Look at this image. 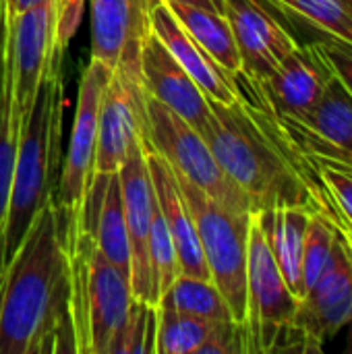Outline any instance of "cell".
<instances>
[{"instance_id":"28","label":"cell","mask_w":352,"mask_h":354,"mask_svg":"<svg viewBox=\"0 0 352 354\" xmlns=\"http://www.w3.org/2000/svg\"><path fill=\"white\" fill-rule=\"evenodd\" d=\"M149 259H151V276H154V295H156V303H158L160 297L172 286V282L180 274L174 243L170 239L168 226L160 212L158 199H156V207H154L151 234H149Z\"/></svg>"},{"instance_id":"32","label":"cell","mask_w":352,"mask_h":354,"mask_svg":"<svg viewBox=\"0 0 352 354\" xmlns=\"http://www.w3.org/2000/svg\"><path fill=\"white\" fill-rule=\"evenodd\" d=\"M309 41H313L317 46V50L322 52V56L328 62L334 77L340 79V83L351 91L352 95V54L330 41H324V39H309Z\"/></svg>"},{"instance_id":"17","label":"cell","mask_w":352,"mask_h":354,"mask_svg":"<svg viewBox=\"0 0 352 354\" xmlns=\"http://www.w3.org/2000/svg\"><path fill=\"white\" fill-rule=\"evenodd\" d=\"M141 77L149 97L187 120L199 135L205 131L212 120L207 95L154 33L147 37L141 52Z\"/></svg>"},{"instance_id":"3","label":"cell","mask_w":352,"mask_h":354,"mask_svg":"<svg viewBox=\"0 0 352 354\" xmlns=\"http://www.w3.org/2000/svg\"><path fill=\"white\" fill-rule=\"evenodd\" d=\"M62 58L64 52L54 54L37 89L33 108L21 129L10 203L2 232L4 268L21 247L37 214L54 199L64 118Z\"/></svg>"},{"instance_id":"11","label":"cell","mask_w":352,"mask_h":354,"mask_svg":"<svg viewBox=\"0 0 352 354\" xmlns=\"http://www.w3.org/2000/svg\"><path fill=\"white\" fill-rule=\"evenodd\" d=\"M334 73L313 41L299 44L270 77L253 81L243 73L232 75L237 91H243L280 116H301L324 95Z\"/></svg>"},{"instance_id":"24","label":"cell","mask_w":352,"mask_h":354,"mask_svg":"<svg viewBox=\"0 0 352 354\" xmlns=\"http://www.w3.org/2000/svg\"><path fill=\"white\" fill-rule=\"evenodd\" d=\"M21 114L15 100V83H12V64L8 52L4 50V66L0 79V274L4 270L2 257V232L10 203V189H12V172L15 160L21 139Z\"/></svg>"},{"instance_id":"9","label":"cell","mask_w":352,"mask_h":354,"mask_svg":"<svg viewBox=\"0 0 352 354\" xmlns=\"http://www.w3.org/2000/svg\"><path fill=\"white\" fill-rule=\"evenodd\" d=\"M351 324L352 247L338 234L326 270L299 301L280 351L319 353L328 340Z\"/></svg>"},{"instance_id":"29","label":"cell","mask_w":352,"mask_h":354,"mask_svg":"<svg viewBox=\"0 0 352 354\" xmlns=\"http://www.w3.org/2000/svg\"><path fill=\"white\" fill-rule=\"evenodd\" d=\"M338 232L334 230L332 224H328L322 216L311 214L309 226H307V236H305V249H303V288L305 295L307 290L317 282L322 272L326 270L334 241Z\"/></svg>"},{"instance_id":"21","label":"cell","mask_w":352,"mask_h":354,"mask_svg":"<svg viewBox=\"0 0 352 354\" xmlns=\"http://www.w3.org/2000/svg\"><path fill=\"white\" fill-rule=\"evenodd\" d=\"M257 216L290 292L301 301L305 297L303 249L311 212L301 205H278L274 209H257Z\"/></svg>"},{"instance_id":"4","label":"cell","mask_w":352,"mask_h":354,"mask_svg":"<svg viewBox=\"0 0 352 354\" xmlns=\"http://www.w3.org/2000/svg\"><path fill=\"white\" fill-rule=\"evenodd\" d=\"M64 249L73 278L77 354H108L135 303L131 280L100 253L87 228Z\"/></svg>"},{"instance_id":"30","label":"cell","mask_w":352,"mask_h":354,"mask_svg":"<svg viewBox=\"0 0 352 354\" xmlns=\"http://www.w3.org/2000/svg\"><path fill=\"white\" fill-rule=\"evenodd\" d=\"M303 151V149H301ZM313 168L317 170L332 203L336 205V209L340 212L349 236H351L352 247V166L351 164H342L336 160H326V158H317L307 153Z\"/></svg>"},{"instance_id":"35","label":"cell","mask_w":352,"mask_h":354,"mask_svg":"<svg viewBox=\"0 0 352 354\" xmlns=\"http://www.w3.org/2000/svg\"><path fill=\"white\" fill-rule=\"evenodd\" d=\"M39 2H44V0H12V8H10V12H8V17H6V25H8V21H10L17 12H23V10H27V8H33V6H37Z\"/></svg>"},{"instance_id":"27","label":"cell","mask_w":352,"mask_h":354,"mask_svg":"<svg viewBox=\"0 0 352 354\" xmlns=\"http://www.w3.org/2000/svg\"><path fill=\"white\" fill-rule=\"evenodd\" d=\"M156 305L135 299L108 354H156Z\"/></svg>"},{"instance_id":"15","label":"cell","mask_w":352,"mask_h":354,"mask_svg":"<svg viewBox=\"0 0 352 354\" xmlns=\"http://www.w3.org/2000/svg\"><path fill=\"white\" fill-rule=\"evenodd\" d=\"M91 58L106 66L141 73V52L151 31L154 8L160 0H89Z\"/></svg>"},{"instance_id":"25","label":"cell","mask_w":352,"mask_h":354,"mask_svg":"<svg viewBox=\"0 0 352 354\" xmlns=\"http://www.w3.org/2000/svg\"><path fill=\"white\" fill-rule=\"evenodd\" d=\"M156 307L197 315L212 322H234L230 307L212 280L178 274L172 286L160 297Z\"/></svg>"},{"instance_id":"10","label":"cell","mask_w":352,"mask_h":354,"mask_svg":"<svg viewBox=\"0 0 352 354\" xmlns=\"http://www.w3.org/2000/svg\"><path fill=\"white\" fill-rule=\"evenodd\" d=\"M147 97L141 73L120 66L112 71L98 114L95 172H118L131 147L147 143Z\"/></svg>"},{"instance_id":"5","label":"cell","mask_w":352,"mask_h":354,"mask_svg":"<svg viewBox=\"0 0 352 354\" xmlns=\"http://www.w3.org/2000/svg\"><path fill=\"white\" fill-rule=\"evenodd\" d=\"M176 180L193 216L212 282L226 299L232 319L243 326L247 317V249L253 212H234L214 201L180 174H176Z\"/></svg>"},{"instance_id":"19","label":"cell","mask_w":352,"mask_h":354,"mask_svg":"<svg viewBox=\"0 0 352 354\" xmlns=\"http://www.w3.org/2000/svg\"><path fill=\"white\" fill-rule=\"evenodd\" d=\"M81 228L91 232L100 253L131 280V247L118 172H95L83 205Z\"/></svg>"},{"instance_id":"23","label":"cell","mask_w":352,"mask_h":354,"mask_svg":"<svg viewBox=\"0 0 352 354\" xmlns=\"http://www.w3.org/2000/svg\"><path fill=\"white\" fill-rule=\"evenodd\" d=\"M166 2V0H164ZM172 15L180 21V25L191 33V37L232 77L243 71L241 54L234 41V33L226 15L212 12L205 8L180 4V2H166Z\"/></svg>"},{"instance_id":"16","label":"cell","mask_w":352,"mask_h":354,"mask_svg":"<svg viewBox=\"0 0 352 354\" xmlns=\"http://www.w3.org/2000/svg\"><path fill=\"white\" fill-rule=\"evenodd\" d=\"M224 15L234 33L243 75L261 81L299 46L266 0H224Z\"/></svg>"},{"instance_id":"2","label":"cell","mask_w":352,"mask_h":354,"mask_svg":"<svg viewBox=\"0 0 352 354\" xmlns=\"http://www.w3.org/2000/svg\"><path fill=\"white\" fill-rule=\"evenodd\" d=\"M212 104V120L201 133L222 170L249 197L253 212L301 205L319 216V205L295 168L286 141L268 114L237 93L232 104Z\"/></svg>"},{"instance_id":"18","label":"cell","mask_w":352,"mask_h":354,"mask_svg":"<svg viewBox=\"0 0 352 354\" xmlns=\"http://www.w3.org/2000/svg\"><path fill=\"white\" fill-rule=\"evenodd\" d=\"M145 156H147V166H149L156 199L164 216V222L168 226L170 239L174 243L180 274L201 278V280H212V274H210V268H207V261H205V255L197 236V228L185 203V197L180 193L176 174L172 172L168 162L162 156H158L154 149L145 147Z\"/></svg>"},{"instance_id":"7","label":"cell","mask_w":352,"mask_h":354,"mask_svg":"<svg viewBox=\"0 0 352 354\" xmlns=\"http://www.w3.org/2000/svg\"><path fill=\"white\" fill-rule=\"evenodd\" d=\"M297 307L299 299L290 292L270 249L261 220L253 212L247 249L245 354L278 353Z\"/></svg>"},{"instance_id":"36","label":"cell","mask_w":352,"mask_h":354,"mask_svg":"<svg viewBox=\"0 0 352 354\" xmlns=\"http://www.w3.org/2000/svg\"><path fill=\"white\" fill-rule=\"evenodd\" d=\"M6 2V17H8V12H10V8H12V0H4Z\"/></svg>"},{"instance_id":"12","label":"cell","mask_w":352,"mask_h":354,"mask_svg":"<svg viewBox=\"0 0 352 354\" xmlns=\"http://www.w3.org/2000/svg\"><path fill=\"white\" fill-rule=\"evenodd\" d=\"M6 52L12 64L17 108L25 122L54 54L64 52L56 41L54 0H44L8 21Z\"/></svg>"},{"instance_id":"33","label":"cell","mask_w":352,"mask_h":354,"mask_svg":"<svg viewBox=\"0 0 352 354\" xmlns=\"http://www.w3.org/2000/svg\"><path fill=\"white\" fill-rule=\"evenodd\" d=\"M6 33H8V25H6V2L0 0V79H2V66H4Z\"/></svg>"},{"instance_id":"14","label":"cell","mask_w":352,"mask_h":354,"mask_svg":"<svg viewBox=\"0 0 352 354\" xmlns=\"http://www.w3.org/2000/svg\"><path fill=\"white\" fill-rule=\"evenodd\" d=\"M124 222L131 247V290L137 301L156 305L154 276L149 259V234L156 207V191L147 166L145 145L135 143L118 168Z\"/></svg>"},{"instance_id":"26","label":"cell","mask_w":352,"mask_h":354,"mask_svg":"<svg viewBox=\"0 0 352 354\" xmlns=\"http://www.w3.org/2000/svg\"><path fill=\"white\" fill-rule=\"evenodd\" d=\"M156 354H199L218 322L156 307Z\"/></svg>"},{"instance_id":"6","label":"cell","mask_w":352,"mask_h":354,"mask_svg":"<svg viewBox=\"0 0 352 354\" xmlns=\"http://www.w3.org/2000/svg\"><path fill=\"white\" fill-rule=\"evenodd\" d=\"M110 75V66L98 58H91L81 77L68 151L64 156V166L58 174L54 191V207L58 214V228L64 247H68L81 232L83 205L95 176L98 114Z\"/></svg>"},{"instance_id":"20","label":"cell","mask_w":352,"mask_h":354,"mask_svg":"<svg viewBox=\"0 0 352 354\" xmlns=\"http://www.w3.org/2000/svg\"><path fill=\"white\" fill-rule=\"evenodd\" d=\"M151 31L174 56V60L191 75L210 102L232 104L237 100L232 77L191 37L164 0H160L154 8Z\"/></svg>"},{"instance_id":"13","label":"cell","mask_w":352,"mask_h":354,"mask_svg":"<svg viewBox=\"0 0 352 354\" xmlns=\"http://www.w3.org/2000/svg\"><path fill=\"white\" fill-rule=\"evenodd\" d=\"M247 97L253 100L251 95ZM259 106L266 108L263 104ZM268 112L286 139L305 153L352 166V95L340 79L332 77L317 104L301 116H280L272 110Z\"/></svg>"},{"instance_id":"34","label":"cell","mask_w":352,"mask_h":354,"mask_svg":"<svg viewBox=\"0 0 352 354\" xmlns=\"http://www.w3.org/2000/svg\"><path fill=\"white\" fill-rule=\"evenodd\" d=\"M166 2H180V4H189V6H197V8H205V10L224 15V0H166Z\"/></svg>"},{"instance_id":"31","label":"cell","mask_w":352,"mask_h":354,"mask_svg":"<svg viewBox=\"0 0 352 354\" xmlns=\"http://www.w3.org/2000/svg\"><path fill=\"white\" fill-rule=\"evenodd\" d=\"M85 0H54L56 10V41L62 50L68 48L71 39L81 27Z\"/></svg>"},{"instance_id":"1","label":"cell","mask_w":352,"mask_h":354,"mask_svg":"<svg viewBox=\"0 0 352 354\" xmlns=\"http://www.w3.org/2000/svg\"><path fill=\"white\" fill-rule=\"evenodd\" d=\"M77 353L73 278L54 199L0 274V354Z\"/></svg>"},{"instance_id":"22","label":"cell","mask_w":352,"mask_h":354,"mask_svg":"<svg viewBox=\"0 0 352 354\" xmlns=\"http://www.w3.org/2000/svg\"><path fill=\"white\" fill-rule=\"evenodd\" d=\"M280 17L352 54V0H266Z\"/></svg>"},{"instance_id":"8","label":"cell","mask_w":352,"mask_h":354,"mask_svg":"<svg viewBox=\"0 0 352 354\" xmlns=\"http://www.w3.org/2000/svg\"><path fill=\"white\" fill-rule=\"evenodd\" d=\"M147 118L149 137L143 143L145 147L162 156L176 174L191 180L214 201L234 212H253L249 197L222 170L205 139L187 120L154 97H147Z\"/></svg>"}]
</instances>
